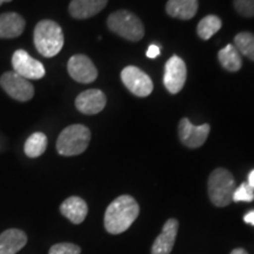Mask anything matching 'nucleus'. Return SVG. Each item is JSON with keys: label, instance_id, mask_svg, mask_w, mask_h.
I'll return each mask as SVG.
<instances>
[{"label": "nucleus", "instance_id": "1", "mask_svg": "<svg viewBox=\"0 0 254 254\" xmlns=\"http://www.w3.org/2000/svg\"><path fill=\"white\" fill-rule=\"evenodd\" d=\"M138 202L131 195H120L111 202L104 217L105 230L110 234H122L128 230L138 218Z\"/></svg>", "mask_w": 254, "mask_h": 254}, {"label": "nucleus", "instance_id": "2", "mask_svg": "<svg viewBox=\"0 0 254 254\" xmlns=\"http://www.w3.org/2000/svg\"><path fill=\"white\" fill-rule=\"evenodd\" d=\"M33 40L41 56L45 58L56 57L64 46L62 27L53 20H41L34 27Z\"/></svg>", "mask_w": 254, "mask_h": 254}, {"label": "nucleus", "instance_id": "3", "mask_svg": "<svg viewBox=\"0 0 254 254\" xmlns=\"http://www.w3.org/2000/svg\"><path fill=\"white\" fill-rule=\"evenodd\" d=\"M236 180L225 168H217L208 178V195L217 207H226L233 201Z\"/></svg>", "mask_w": 254, "mask_h": 254}, {"label": "nucleus", "instance_id": "4", "mask_svg": "<svg viewBox=\"0 0 254 254\" xmlns=\"http://www.w3.org/2000/svg\"><path fill=\"white\" fill-rule=\"evenodd\" d=\"M91 140V132L84 125H71L63 129L57 140V151L65 157L81 154Z\"/></svg>", "mask_w": 254, "mask_h": 254}, {"label": "nucleus", "instance_id": "5", "mask_svg": "<svg viewBox=\"0 0 254 254\" xmlns=\"http://www.w3.org/2000/svg\"><path fill=\"white\" fill-rule=\"evenodd\" d=\"M107 26L118 36L129 41H139L145 30L141 20L128 11H117L107 19Z\"/></svg>", "mask_w": 254, "mask_h": 254}, {"label": "nucleus", "instance_id": "6", "mask_svg": "<svg viewBox=\"0 0 254 254\" xmlns=\"http://www.w3.org/2000/svg\"><path fill=\"white\" fill-rule=\"evenodd\" d=\"M0 86L6 92V94L21 103L31 100L34 95V87L31 81L20 77L14 71L5 72L0 77Z\"/></svg>", "mask_w": 254, "mask_h": 254}, {"label": "nucleus", "instance_id": "7", "mask_svg": "<svg viewBox=\"0 0 254 254\" xmlns=\"http://www.w3.org/2000/svg\"><path fill=\"white\" fill-rule=\"evenodd\" d=\"M14 72L27 80H38L45 75V67L39 60L32 58L26 51L17 50L12 56Z\"/></svg>", "mask_w": 254, "mask_h": 254}, {"label": "nucleus", "instance_id": "8", "mask_svg": "<svg viewBox=\"0 0 254 254\" xmlns=\"http://www.w3.org/2000/svg\"><path fill=\"white\" fill-rule=\"evenodd\" d=\"M124 85L136 97H147L153 91L151 78L135 66H127L122 72Z\"/></svg>", "mask_w": 254, "mask_h": 254}, {"label": "nucleus", "instance_id": "9", "mask_svg": "<svg viewBox=\"0 0 254 254\" xmlns=\"http://www.w3.org/2000/svg\"><path fill=\"white\" fill-rule=\"evenodd\" d=\"M187 77V68L185 63L178 56L168 59L165 66L164 85L170 93L176 94L183 90Z\"/></svg>", "mask_w": 254, "mask_h": 254}, {"label": "nucleus", "instance_id": "10", "mask_svg": "<svg viewBox=\"0 0 254 254\" xmlns=\"http://www.w3.org/2000/svg\"><path fill=\"white\" fill-rule=\"evenodd\" d=\"M67 71L72 79L81 84H90L98 77V71L94 64L88 57L84 55L71 57L67 63Z\"/></svg>", "mask_w": 254, "mask_h": 254}, {"label": "nucleus", "instance_id": "11", "mask_svg": "<svg viewBox=\"0 0 254 254\" xmlns=\"http://www.w3.org/2000/svg\"><path fill=\"white\" fill-rule=\"evenodd\" d=\"M208 124L195 126L187 118H183L179 123V136L180 140L190 148H198L205 144L209 134Z\"/></svg>", "mask_w": 254, "mask_h": 254}, {"label": "nucleus", "instance_id": "12", "mask_svg": "<svg viewBox=\"0 0 254 254\" xmlns=\"http://www.w3.org/2000/svg\"><path fill=\"white\" fill-rule=\"evenodd\" d=\"M105 106H106V97H105L104 92L94 90V88L81 92L75 99L77 110L87 116L100 113Z\"/></svg>", "mask_w": 254, "mask_h": 254}, {"label": "nucleus", "instance_id": "13", "mask_svg": "<svg viewBox=\"0 0 254 254\" xmlns=\"http://www.w3.org/2000/svg\"><path fill=\"white\" fill-rule=\"evenodd\" d=\"M178 228H179V222L177 219H168L165 222L160 234L152 245L151 254H170L172 252L178 234Z\"/></svg>", "mask_w": 254, "mask_h": 254}, {"label": "nucleus", "instance_id": "14", "mask_svg": "<svg viewBox=\"0 0 254 254\" xmlns=\"http://www.w3.org/2000/svg\"><path fill=\"white\" fill-rule=\"evenodd\" d=\"M25 19L14 12L0 14V39H13L23 34Z\"/></svg>", "mask_w": 254, "mask_h": 254}, {"label": "nucleus", "instance_id": "15", "mask_svg": "<svg viewBox=\"0 0 254 254\" xmlns=\"http://www.w3.org/2000/svg\"><path fill=\"white\" fill-rule=\"evenodd\" d=\"M60 212L72 224L79 225L86 218L88 207L86 201L80 196H69L60 205Z\"/></svg>", "mask_w": 254, "mask_h": 254}, {"label": "nucleus", "instance_id": "16", "mask_svg": "<svg viewBox=\"0 0 254 254\" xmlns=\"http://www.w3.org/2000/svg\"><path fill=\"white\" fill-rule=\"evenodd\" d=\"M109 0H72L68 12L75 19H87L103 11Z\"/></svg>", "mask_w": 254, "mask_h": 254}, {"label": "nucleus", "instance_id": "17", "mask_svg": "<svg viewBox=\"0 0 254 254\" xmlns=\"http://www.w3.org/2000/svg\"><path fill=\"white\" fill-rule=\"evenodd\" d=\"M27 243V236L24 231L9 228L0 234V254L18 253Z\"/></svg>", "mask_w": 254, "mask_h": 254}, {"label": "nucleus", "instance_id": "18", "mask_svg": "<svg viewBox=\"0 0 254 254\" xmlns=\"http://www.w3.org/2000/svg\"><path fill=\"white\" fill-rule=\"evenodd\" d=\"M198 11V0H168L166 12L173 18L189 20Z\"/></svg>", "mask_w": 254, "mask_h": 254}, {"label": "nucleus", "instance_id": "19", "mask_svg": "<svg viewBox=\"0 0 254 254\" xmlns=\"http://www.w3.org/2000/svg\"><path fill=\"white\" fill-rule=\"evenodd\" d=\"M218 59L222 67L230 72L239 71L241 66H243V60H241L239 51L232 44H228L227 46L219 51Z\"/></svg>", "mask_w": 254, "mask_h": 254}, {"label": "nucleus", "instance_id": "20", "mask_svg": "<svg viewBox=\"0 0 254 254\" xmlns=\"http://www.w3.org/2000/svg\"><path fill=\"white\" fill-rule=\"evenodd\" d=\"M47 148V136L41 132H36L31 134L25 141L24 151L28 158H38Z\"/></svg>", "mask_w": 254, "mask_h": 254}, {"label": "nucleus", "instance_id": "21", "mask_svg": "<svg viewBox=\"0 0 254 254\" xmlns=\"http://www.w3.org/2000/svg\"><path fill=\"white\" fill-rule=\"evenodd\" d=\"M220 28V18L217 17V15L211 14L200 20V23L198 24V28H196V32H198V36L201 38V39L208 40L209 38L213 37Z\"/></svg>", "mask_w": 254, "mask_h": 254}, {"label": "nucleus", "instance_id": "22", "mask_svg": "<svg viewBox=\"0 0 254 254\" xmlns=\"http://www.w3.org/2000/svg\"><path fill=\"white\" fill-rule=\"evenodd\" d=\"M234 46L239 53L254 62V34L250 32H241L234 38Z\"/></svg>", "mask_w": 254, "mask_h": 254}, {"label": "nucleus", "instance_id": "23", "mask_svg": "<svg viewBox=\"0 0 254 254\" xmlns=\"http://www.w3.org/2000/svg\"><path fill=\"white\" fill-rule=\"evenodd\" d=\"M254 200V189H252L247 183H243L239 187H237L233 194V201H253Z\"/></svg>", "mask_w": 254, "mask_h": 254}, {"label": "nucleus", "instance_id": "24", "mask_svg": "<svg viewBox=\"0 0 254 254\" xmlns=\"http://www.w3.org/2000/svg\"><path fill=\"white\" fill-rule=\"evenodd\" d=\"M80 247L71 243H60L51 247L49 254H80Z\"/></svg>", "mask_w": 254, "mask_h": 254}, {"label": "nucleus", "instance_id": "25", "mask_svg": "<svg viewBox=\"0 0 254 254\" xmlns=\"http://www.w3.org/2000/svg\"><path fill=\"white\" fill-rule=\"evenodd\" d=\"M234 7L244 17H254V0H234Z\"/></svg>", "mask_w": 254, "mask_h": 254}, {"label": "nucleus", "instance_id": "26", "mask_svg": "<svg viewBox=\"0 0 254 254\" xmlns=\"http://www.w3.org/2000/svg\"><path fill=\"white\" fill-rule=\"evenodd\" d=\"M159 55H160V49H159V46L154 45V44L150 45V47H148V50H147V52H146V56H147L148 58H151V59L157 58Z\"/></svg>", "mask_w": 254, "mask_h": 254}, {"label": "nucleus", "instance_id": "27", "mask_svg": "<svg viewBox=\"0 0 254 254\" xmlns=\"http://www.w3.org/2000/svg\"><path fill=\"white\" fill-rule=\"evenodd\" d=\"M244 221H245L246 224H251L254 226V211L249 212V213L244 217Z\"/></svg>", "mask_w": 254, "mask_h": 254}, {"label": "nucleus", "instance_id": "28", "mask_svg": "<svg viewBox=\"0 0 254 254\" xmlns=\"http://www.w3.org/2000/svg\"><path fill=\"white\" fill-rule=\"evenodd\" d=\"M247 184H249L252 189H254V170L249 174V183Z\"/></svg>", "mask_w": 254, "mask_h": 254}, {"label": "nucleus", "instance_id": "29", "mask_svg": "<svg viewBox=\"0 0 254 254\" xmlns=\"http://www.w3.org/2000/svg\"><path fill=\"white\" fill-rule=\"evenodd\" d=\"M231 254H249L244 249H236L231 252Z\"/></svg>", "mask_w": 254, "mask_h": 254}, {"label": "nucleus", "instance_id": "30", "mask_svg": "<svg viewBox=\"0 0 254 254\" xmlns=\"http://www.w3.org/2000/svg\"><path fill=\"white\" fill-rule=\"evenodd\" d=\"M9 1H12V0H0V5H2L4 2H9Z\"/></svg>", "mask_w": 254, "mask_h": 254}]
</instances>
